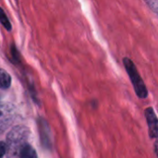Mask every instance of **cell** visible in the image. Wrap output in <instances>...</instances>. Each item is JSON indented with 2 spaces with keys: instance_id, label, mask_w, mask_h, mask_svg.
I'll use <instances>...</instances> for the list:
<instances>
[{
  "instance_id": "5b68a950",
  "label": "cell",
  "mask_w": 158,
  "mask_h": 158,
  "mask_svg": "<svg viewBox=\"0 0 158 158\" xmlns=\"http://www.w3.org/2000/svg\"><path fill=\"white\" fill-rule=\"evenodd\" d=\"M11 84L10 75L4 69H0V88L7 89Z\"/></svg>"
},
{
  "instance_id": "6da1fadb",
  "label": "cell",
  "mask_w": 158,
  "mask_h": 158,
  "mask_svg": "<svg viewBox=\"0 0 158 158\" xmlns=\"http://www.w3.org/2000/svg\"><path fill=\"white\" fill-rule=\"evenodd\" d=\"M124 66L128 72V75L131 79V81L132 83V86L134 88L135 94L137 96L141 99H145L148 96V90L146 88V85L142 79L141 75L139 74L134 63L131 61V59L125 57L124 60Z\"/></svg>"
},
{
  "instance_id": "9c48e42d",
  "label": "cell",
  "mask_w": 158,
  "mask_h": 158,
  "mask_svg": "<svg viewBox=\"0 0 158 158\" xmlns=\"http://www.w3.org/2000/svg\"><path fill=\"white\" fill-rule=\"evenodd\" d=\"M6 152V145L5 144V143L0 142V158L5 156Z\"/></svg>"
},
{
  "instance_id": "ba28073f",
  "label": "cell",
  "mask_w": 158,
  "mask_h": 158,
  "mask_svg": "<svg viewBox=\"0 0 158 158\" xmlns=\"http://www.w3.org/2000/svg\"><path fill=\"white\" fill-rule=\"evenodd\" d=\"M11 54H12V56H13L14 60H15V61H19V53H18V51H17L15 45H12V46H11Z\"/></svg>"
},
{
  "instance_id": "52a82bcc",
  "label": "cell",
  "mask_w": 158,
  "mask_h": 158,
  "mask_svg": "<svg viewBox=\"0 0 158 158\" xmlns=\"http://www.w3.org/2000/svg\"><path fill=\"white\" fill-rule=\"evenodd\" d=\"M149 7L158 16V0H144Z\"/></svg>"
},
{
  "instance_id": "277c9868",
  "label": "cell",
  "mask_w": 158,
  "mask_h": 158,
  "mask_svg": "<svg viewBox=\"0 0 158 158\" xmlns=\"http://www.w3.org/2000/svg\"><path fill=\"white\" fill-rule=\"evenodd\" d=\"M20 158H38L37 154L32 146L30 144H24L20 149Z\"/></svg>"
},
{
  "instance_id": "8992f818",
  "label": "cell",
  "mask_w": 158,
  "mask_h": 158,
  "mask_svg": "<svg viewBox=\"0 0 158 158\" xmlns=\"http://www.w3.org/2000/svg\"><path fill=\"white\" fill-rule=\"evenodd\" d=\"M0 21L1 23L3 24V26L7 30V31H10L11 30V24L9 22V19H7L5 11L0 7Z\"/></svg>"
},
{
  "instance_id": "7a4b0ae2",
  "label": "cell",
  "mask_w": 158,
  "mask_h": 158,
  "mask_svg": "<svg viewBox=\"0 0 158 158\" xmlns=\"http://www.w3.org/2000/svg\"><path fill=\"white\" fill-rule=\"evenodd\" d=\"M144 116L148 126L150 139L154 141L156 156L158 158V118L153 107L149 106L144 110Z\"/></svg>"
},
{
  "instance_id": "3957f363",
  "label": "cell",
  "mask_w": 158,
  "mask_h": 158,
  "mask_svg": "<svg viewBox=\"0 0 158 158\" xmlns=\"http://www.w3.org/2000/svg\"><path fill=\"white\" fill-rule=\"evenodd\" d=\"M40 132H41V138L43 142V145H44L47 148L51 147V134L48 128V125L45 123L44 120L40 121Z\"/></svg>"
}]
</instances>
